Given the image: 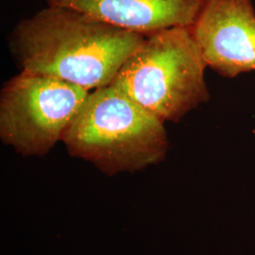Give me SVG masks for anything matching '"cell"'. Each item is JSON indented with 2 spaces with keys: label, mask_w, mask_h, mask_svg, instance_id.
Masks as SVG:
<instances>
[{
  "label": "cell",
  "mask_w": 255,
  "mask_h": 255,
  "mask_svg": "<svg viewBox=\"0 0 255 255\" xmlns=\"http://www.w3.org/2000/svg\"><path fill=\"white\" fill-rule=\"evenodd\" d=\"M146 37L75 9L47 6L18 22L9 45L22 71L90 91L110 85Z\"/></svg>",
  "instance_id": "6da1fadb"
},
{
  "label": "cell",
  "mask_w": 255,
  "mask_h": 255,
  "mask_svg": "<svg viewBox=\"0 0 255 255\" xmlns=\"http://www.w3.org/2000/svg\"><path fill=\"white\" fill-rule=\"evenodd\" d=\"M62 142L110 177L163 162L169 146L164 120L112 85L89 94Z\"/></svg>",
  "instance_id": "7a4b0ae2"
},
{
  "label": "cell",
  "mask_w": 255,
  "mask_h": 255,
  "mask_svg": "<svg viewBox=\"0 0 255 255\" xmlns=\"http://www.w3.org/2000/svg\"><path fill=\"white\" fill-rule=\"evenodd\" d=\"M206 67L192 27H169L146 36L110 85L164 122L178 123L209 101Z\"/></svg>",
  "instance_id": "3957f363"
},
{
  "label": "cell",
  "mask_w": 255,
  "mask_h": 255,
  "mask_svg": "<svg viewBox=\"0 0 255 255\" xmlns=\"http://www.w3.org/2000/svg\"><path fill=\"white\" fill-rule=\"evenodd\" d=\"M90 92L21 71L0 92V139L24 157H44L63 140Z\"/></svg>",
  "instance_id": "277c9868"
},
{
  "label": "cell",
  "mask_w": 255,
  "mask_h": 255,
  "mask_svg": "<svg viewBox=\"0 0 255 255\" xmlns=\"http://www.w3.org/2000/svg\"><path fill=\"white\" fill-rule=\"evenodd\" d=\"M207 66L235 79L255 72V9L253 0H204L192 26Z\"/></svg>",
  "instance_id": "5b68a950"
},
{
  "label": "cell",
  "mask_w": 255,
  "mask_h": 255,
  "mask_svg": "<svg viewBox=\"0 0 255 255\" xmlns=\"http://www.w3.org/2000/svg\"><path fill=\"white\" fill-rule=\"evenodd\" d=\"M47 6L83 12L148 36L165 28L192 27L204 0H45Z\"/></svg>",
  "instance_id": "8992f818"
}]
</instances>
